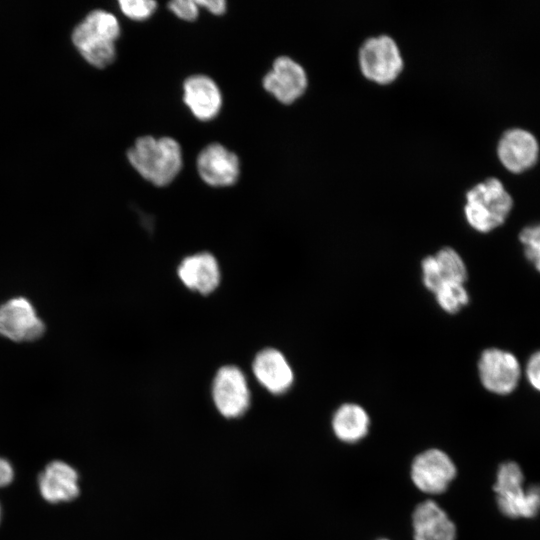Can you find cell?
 Returning <instances> with one entry per match:
<instances>
[{
	"mask_svg": "<svg viewBox=\"0 0 540 540\" xmlns=\"http://www.w3.org/2000/svg\"><path fill=\"white\" fill-rule=\"evenodd\" d=\"M127 158L140 176L160 187L170 184L183 165L181 147L171 137L141 136L128 149Z\"/></svg>",
	"mask_w": 540,
	"mask_h": 540,
	"instance_id": "6da1fadb",
	"label": "cell"
},
{
	"mask_svg": "<svg viewBox=\"0 0 540 540\" xmlns=\"http://www.w3.org/2000/svg\"><path fill=\"white\" fill-rule=\"evenodd\" d=\"M120 36L117 18L104 10L90 12L73 30L72 41L83 58L97 68L110 65L116 56Z\"/></svg>",
	"mask_w": 540,
	"mask_h": 540,
	"instance_id": "7a4b0ae2",
	"label": "cell"
},
{
	"mask_svg": "<svg viewBox=\"0 0 540 540\" xmlns=\"http://www.w3.org/2000/svg\"><path fill=\"white\" fill-rule=\"evenodd\" d=\"M512 206V197L502 182L490 177L467 191L464 214L474 230L487 233L504 223Z\"/></svg>",
	"mask_w": 540,
	"mask_h": 540,
	"instance_id": "3957f363",
	"label": "cell"
},
{
	"mask_svg": "<svg viewBox=\"0 0 540 540\" xmlns=\"http://www.w3.org/2000/svg\"><path fill=\"white\" fill-rule=\"evenodd\" d=\"M494 491L499 510L509 518H533L540 512V485L525 487L522 469L513 461L499 466Z\"/></svg>",
	"mask_w": 540,
	"mask_h": 540,
	"instance_id": "277c9868",
	"label": "cell"
},
{
	"mask_svg": "<svg viewBox=\"0 0 540 540\" xmlns=\"http://www.w3.org/2000/svg\"><path fill=\"white\" fill-rule=\"evenodd\" d=\"M358 64L362 75L379 85L392 83L404 67L398 44L386 34L369 37L361 44Z\"/></svg>",
	"mask_w": 540,
	"mask_h": 540,
	"instance_id": "5b68a950",
	"label": "cell"
},
{
	"mask_svg": "<svg viewBox=\"0 0 540 540\" xmlns=\"http://www.w3.org/2000/svg\"><path fill=\"white\" fill-rule=\"evenodd\" d=\"M46 332V324L33 303L24 296L0 304V336L13 342H33Z\"/></svg>",
	"mask_w": 540,
	"mask_h": 540,
	"instance_id": "8992f818",
	"label": "cell"
},
{
	"mask_svg": "<svg viewBox=\"0 0 540 540\" xmlns=\"http://www.w3.org/2000/svg\"><path fill=\"white\" fill-rule=\"evenodd\" d=\"M477 369L483 387L497 395L511 394L522 376L518 358L512 352L496 347L481 353Z\"/></svg>",
	"mask_w": 540,
	"mask_h": 540,
	"instance_id": "52a82bcc",
	"label": "cell"
},
{
	"mask_svg": "<svg viewBox=\"0 0 540 540\" xmlns=\"http://www.w3.org/2000/svg\"><path fill=\"white\" fill-rule=\"evenodd\" d=\"M264 89L283 104H291L307 89L304 67L289 56L277 57L263 78Z\"/></svg>",
	"mask_w": 540,
	"mask_h": 540,
	"instance_id": "ba28073f",
	"label": "cell"
},
{
	"mask_svg": "<svg viewBox=\"0 0 540 540\" xmlns=\"http://www.w3.org/2000/svg\"><path fill=\"white\" fill-rule=\"evenodd\" d=\"M214 403L228 418L241 416L249 407L250 392L242 371L235 366H224L217 372L212 388Z\"/></svg>",
	"mask_w": 540,
	"mask_h": 540,
	"instance_id": "9c48e42d",
	"label": "cell"
},
{
	"mask_svg": "<svg viewBox=\"0 0 540 540\" xmlns=\"http://www.w3.org/2000/svg\"><path fill=\"white\" fill-rule=\"evenodd\" d=\"M456 475L450 457L441 450L430 449L419 454L411 466V478L421 491L441 493Z\"/></svg>",
	"mask_w": 540,
	"mask_h": 540,
	"instance_id": "30bf717a",
	"label": "cell"
},
{
	"mask_svg": "<svg viewBox=\"0 0 540 540\" xmlns=\"http://www.w3.org/2000/svg\"><path fill=\"white\" fill-rule=\"evenodd\" d=\"M196 166L201 179L214 187L231 186L240 176L238 156L220 143H211L203 148Z\"/></svg>",
	"mask_w": 540,
	"mask_h": 540,
	"instance_id": "8fae6325",
	"label": "cell"
},
{
	"mask_svg": "<svg viewBox=\"0 0 540 540\" xmlns=\"http://www.w3.org/2000/svg\"><path fill=\"white\" fill-rule=\"evenodd\" d=\"M422 281L426 289L434 293L445 283H465L467 268L459 253L444 247L421 262Z\"/></svg>",
	"mask_w": 540,
	"mask_h": 540,
	"instance_id": "7c38bea8",
	"label": "cell"
},
{
	"mask_svg": "<svg viewBox=\"0 0 540 540\" xmlns=\"http://www.w3.org/2000/svg\"><path fill=\"white\" fill-rule=\"evenodd\" d=\"M538 152L539 146L534 135L521 128L507 130L497 147L502 164L515 173L532 167L537 161Z\"/></svg>",
	"mask_w": 540,
	"mask_h": 540,
	"instance_id": "4fadbf2b",
	"label": "cell"
},
{
	"mask_svg": "<svg viewBox=\"0 0 540 540\" xmlns=\"http://www.w3.org/2000/svg\"><path fill=\"white\" fill-rule=\"evenodd\" d=\"M183 100L192 114L201 121L214 119L222 106V95L213 79L193 75L183 84Z\"/></svg>",
	"mask_w": 540,
	"mask_h": 540,
	"instance_id": "5bb4252c",
	"label": "cell"
},
{
	"mask_svg": "<svg viewBox=\"0 0 540 540\" xmlns=\"http://www.w3.org/2000/svg\"><path fill=\"white\" fill-rule=\"evenodd\" d=\"M41 496L50 503L68 502L79 494L78 474L63 461H53L39 474Z\"/></svg>",
	"mask_w": 540,
	"mask_h": 540,
	"instance_id": "9a60e30c",
	"label": "cell"
},
{
	"mask_svg": "<svg viewBox=\"0 0 540 540\" xmlns=\"http://www.w3.org/2000/svg\"><path fill=\"white\" fill-rule=\"evenodd\" d=\"M257 380L271 393L282 394L292 385L293 371L284 355L273 348L260 351L253 362Z\"/></svg>",
	"mask_w": 540,
	"mask_h": 540,
	"instance_id": "2e32d148",
	"label": "cell"
},
{
	"mask_svg": "<svg viewBox=\"0 0 540 540\" xmlns=\"http://www.w3.org/2000/svg\"><path fill=\"white\" fill-rule=\"evenodd\" d=\"M415 540H455L456 527L431 500L420 503L412 517Z\"/></svg>",
	"mask_w": 540,
	"mask_h": 540,
	"instance_id": "e0dca14e",
	"label": "cell"
},
{
	"mask_svg": "<svg viewBox=\"0 0 540 540\" xmlns=\"http://www.w3.org/2000/svg\"><path fill=\"white\" fill-rule=\"evenodd\" d=\"M178 275L185 286L202 294L215 290L220 281L218 263L209 253L185 258L178 268Z\"/></svg>",
	"mask_w": 540,
	"mask_h": 540,
	"instance_id": "ac0fdd59",
	"label": "cell"
},
{
	"mask_svg": "<svg viewBox=\"0 0 540 540\" xmlns=\"http://www.w3.org/2000/svg\"><path fill=\"white\" fill-rule=\"evenodd\" d=\"M335 435L342 441L355 442L363 438L369 428V416L359 405L346 403L335 412L332 420Z\"/></svg>",
	"mask_w": 540,
	"mask_h": 540,
	"instance_id": "d6986e66",
	"label": "cell"
},
{
	"mask_svg": "<svg viewBox=\"0 0 540 540\" xmlns=\"http://www.w3.org/2000/svg\"><path fill=\"white\" fill-rule=\"evenodd\" d=\"M434 295L440 308L450 314L459 312L469 303V294L463 283H445Z\"/></svg>",
	"mask_w": 540,
	"mask_h": 540,
	"instance_id": "ffe728a7",
	"label": "cell"
},
{
	"mask_svg": "<svg viewBox=\"0 0 540 540\" xmlns=\"http://www.w3.org/2000/svg\"><path fill=\"white\" fill-rule=\"evenodd\" d=\"M519 240L526 259L540 272V223L524 227Z\"/></svg>",
	"mask_w": 540,
	"mask_h": 540,
	"instance_id": "44dd1931",
	"label": "cell"
},
{
	"mask_svg": "<svg viewBox=\"0 0 540 540\" xmlns=\"http://www.w3.org/2000/svg\"><path fill=\"white\" fill-rule=\"evenodd\" d=\"M118 3L122 13L136 21L149 18L157 8V2L153 0H121Z\"/></svg>",
	"mask_w": 540,
	"mask_h": 540,
	"instance_id": "7402d4cb",
	"label": "cell"
},
{
	"mask_svg": "<svg viewBox=\"0 0 540 540\" xmlns=\"http://www.w3.org/2000/svg\"><path fill=\"white\" fill-rule=\"evenodd\" d=\"M168 8L185 21H194L199 15V6L192 0H174L168 3Z\"/></svg>",
	"mask_w": 540,
	"mask_h": 540,
	"instance_id": "603a6c76",
	"label": "cell"
},
{
	"mask_svg": "<svg viewBox=\"0 0 540 540\" xmlns=\"http://www.w3.org/2000/svg\"><path fill=\"white\" fill-rule=\"evenodd\" d=\"M524 374L530 386L540 392V350L530 355L524 368Z\"/></svg>",
	"mask_w": 540,
	"mask_h": 540,
	"instance_id": "cb8c5ba5",
	"label": "cell"
},
{
	"mask_svg": "<svg viewBox=\"0 0 540 540\" xmlns=\"http://www.w3.org/2000/svg\"><path fill=\"white\" fill-rule=\"evenodd\" d=\"M199 7L205 8L214 15H222L226 11V2L224 0H196Z\"/></svg>",
	"mask_w": 540,
	"mask_h": 540,
	"instance_id": "d4e9b609",
	"label": "cell"
},
{
	"mask_svg": "<svg viewBox=\"0 0 540 540\" xmlns=\"http://www.w3.org/2000/svg\"><path fill=\"white\" fill-rule=\"evenodd\" d=\"M14 470L12 465L4 458L0 457V487H5L12 482Z\"/></svg>",
	"mask_w": 540,
	"mask_h": 540,
	"instance_id": "484cf974",
	"label": "cell"
},
{
	"mask_svg": "<svg viewBox=\"0 0 540 540\" xmlns=\"http://www.w3.org/2000/svg\"><path fill=\"white\" fill-rule=\"evenodd\" d=\"M0 520H1V506H0Z\"/></svg>",
	"mask_w": 540,
	"mask_h": 540,
	"instance_id": "4316f807",
	"label": "cell"
}]
</instances>
